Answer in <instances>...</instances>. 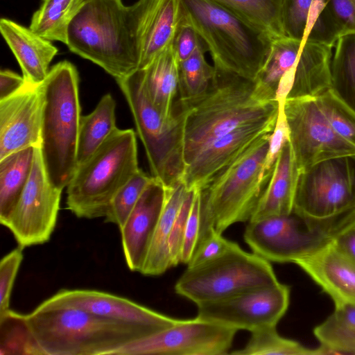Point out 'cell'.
Segmentation results:
<instances>
[{
	"label": "cell",
	"mask_w": 355,
	"mask_h": 355,
	"mask_svg": "<svg viewBox=\"0 0 355 355\" xmlns=\"http://www.w3.org/2000/svg\"><path fill=\"white\" fill-rule=\"evenodd\" d=\"M156 0H86L70 22L66 45L115 80L139 69L144 28Z\"/></svg>",
	"instance_id": "cell-1"
},
{
	"label": "cell",
	"mask_w": 355,
	"mask_h": 355,
	"mask_svg": "<svg viewBox=\"0 0 355 355\" xmlns=\"http://www.w3.org/2000/svg\"><path fill=\"white\" fill-rule=\"evenodd\" d=\"M215 68L207 92L184 110L185 167L209 144L250 123L276 119L279 102L256 80Z\"/></svg>",
	"instance_id": "cell-2"
},
{
	"label": "cell",
	"mask_w": 355,
	"mask_h": 355,
	"mask_svg": "<svg viewBox=\"0 0 355 355\" xmlns=\"http://www.w3.org/2000/svg\"><path fill=\"white\" fill-rule=\"evenodd\" d=\"M26 318L44 355H113L125 345L154 334L74 307L39 305Z\"/></svg>",
	"instance_id": "cell-3"
},
{
	"label": "cell",
	"mask_w": 355,
	"mask_h": 355,
	"mask_svg": "<svg viewBox=\"0 0 355 355\" xmlns=\"http://www.w3.org/2000/svg\"><path fill=\"white\" fill-rule=\"evenodd\" d=\"M76 67L64 60L53 65L42 83L40 150L50 182L63 190L77 167L80 105Z\"/></svg>",
	"instance_id": "cell-4"
},
{
	"label": "cell",
	"mask_w": 355,
	"mask_h": 355,
	"mask_svg": "<svg viewBox=\"0 0 355 355\" xmlns=\"http://www.w3.org/2000/svg\"><path fill=\"white\" fill-rule=\"evenodd\" d=\"M216 68L255 80L273 39L212 0H180Z\"/></svg>",
	"instance_id": "cell-5"
},
{
	"label": "cell",
	"mask_w": 355,
	"mask_h": 355,
	"mask_svg": "<svg viewBox=\"0 0 355 355\" xmlns=\"http://www.w3.org/2000/svg\"><path fill=\"white\" fill-rule=\"evenodd\" d=\"M271 133L258 138L198 190L200 221L197 245L211 230L222 234L234 223L250 220L266 187L261 172Z\"/></svg>",
	"instance_id": "cell-6"
},
{
	"label": "cell",
	"mask_w": 355,
	"mask_h": 355,
	"mask_svg": "<svg viewBox=\"0 0 355 355\" xmlns=\"http://www.w3.org/2000/svg\"><path fill=\"white\" fill-rule=\"evenodd\" d=\"M140 168L136 135L116 128L77 169L67 186V206L83 218L105 217L119 189Z\"/></svg>",
	"instance_id": "cell-7"
},
{
	"label": "cell",
	"mask_w": 355,
	"mask_h": 355,
	"mask_svg": "<svg viewBox=\"0 0 355 355\" xmlns=\"http://www.w3.org/2000/svg\"><path fill=\"white\" fill-rule=\"evenodd\" d=\"M116 81L134 118L151 176L166 189L174 187L182 181L185 170L183 107L175 101V114L169 118L164 116L150 101L140 69Z\"/></svg>",
	"instance_id": "cell-8"
},
{
	"label": "cell",
	"mask_w": 355,
	"mask_h": 355,
	"mask_svg": "<svg viewBox=\"0 0 355 355\" xmlns=\"http://www.w3.org/2000/svg\"><path fill=\"white\" fill-rule=\"evenodd\" d=\"M270 263L239 244L205 264L187 268L177 281V294L196 304L277 284Z\"/></svg>",
	"instance_id": "cell-9"
},
{
	"label": "cell",
	"mask_w": 355,
	"mask_h": 355,
	"mask_svg": "<svg viewBox=\"0 0 355 355\" xmlns=\"http://www.w3.org/2000/svg\"><path fill=\"white\" fill-rule=\"evenodd\" d=\"M344 215L315 220L293 211L288 215L249 221L244 240L253 253L269 262L295 263L331 242Z\"/></svg>",
	"instance_id": "cell-10"
},
{
	"label": "cell",
	"mask_w": 355,
	"mask_h": 355,
	"mask_svg": "<svg viewBox=\"0 0 355 355\" xmlns=\"http://www.w3.org/2000/svg\"><path fill=\"white\" fill-rule=\"evenodd\" d=\"M355 210V155L318 162L300 171L293 211L329 220Z\"/></svg>",
	"instance_id": "cell-11"
},
{
	"label": "cell",
	"mask_w": 355,
	"mask_h": 355,
	"mask_svg": "<svg viewBox=\"0 0 355 355\" xmlns=\"http://www.w3.org/2000/svg\"><path fill=\"white\" fill-rule=\"evenodd\" d=\"M284 110L300 171L330 158L355 155V147L332 128L318 96L288 98Z\"/></svg>",
	"instance_id": "cell-12"
},
{
	"label": "cell",
	"mask_w": 355,
	"mask_h": 355,
	"mask_svg": "<svg viewBox=\"0 0 355 355\" xmlns=\"http://www.w3.org/2000/svg\"><path fill=\"white\" fill-rule=\"evenodd\" d=\"M62 191L50 182L37 147L28 182L1 224L12 232L19 246L24 248L49 241L56 225Z\"/></svg>",
	"instance_id": "cell-13"
},
{
	"label": "cell",
	"mask_w": 355,
	"mask_h": 355,
	"mask_svg": "<svg viewBox=\"0 0 355 355\" xmlns=\"http://www.w3.org/2000/svg\"><path fill=\"white\" fill-rule=\"evenodd\" d=\"M238 330L196 317L132 341L113 355H224Z\"/></svg>",
	"instance_id": "cell-14"
},
{
	"label": "cell",
	"mask_w": 355,
	"mask_h": 355,
	"mask_svg": "<svg viewBox=\"0 0 355 355\" xmlns=\"http://www.w3.org/2000/svg\"><path fill=\"white\" fill-rule=\"evenodd\" d=\"M290 288L279 282L227 297L197 304V318L236 330L253 331L277 326L286 313Z\"/></svg>",
	"instance_id": "cell-15"
},
{
	"label": "cell",
	"mask_w": 355,
	"mask_h": 355,
	"mask_svg": "<svg viewBox=\"0 0 355 355\" xmlns=\"http://www.w3.org/2000/svg\"><path fill=\"white\" fill-rule=\"evenodd\" d=\"M40 305L80 309L101 317L144 327L153 334L173 326L178 320L129 299L96 290L62 289Z\"/></svg>",
	"instance_id": "cell-16"
},
{
	"label": "cell",
	"mask_w": 355,
	"mask_h": 355,
	"mask_svg": "<svg viewBox=\"0 0 355 355\" xmlns=\"http://www.w3.org/2000/svg\"><path fill=\"white\" fill-rule=\"evenodd\" d=\"M42 83L26 82L17 92L0 101V159L41 141Z\"/></svg>",
	"instance_id": "cell-17"
},
{
	"label": "cell",
	"mask_w": 355,
	"mask_h": 355,
	"mask_svg": "<svg viewBox=\"0 0 355 355\" xmlns=\"http://www.w3.org/2000/svg\"><path fill=\"white\" fill-rule=\"evenodd\" d=\"M277 119L240 126L207 146L185 167L182 181L187 189L199 190L258 138L272 132Z\"/></svg>",
	"instance_id": "cell-18"
},
{
	"label": "cell",
	"mask_w": 355,
	"mask_h": 355,
	"mask_svg": "<svg viewBox=\"0 0 355 355\" xmlns=\"http://www.w3.org/2000/svg\"><path fill=\"white\" fill-rule=\"evenodd\" d=\"M166 195V188L153 177L119 229L125 262L132 271L140 272L143 268Z\"/></svg>",
	"instance_id": "cell-19"
},
{
	"label": "cell",
	"mask_w": 355,
	"mask_h": 355,
	"mask_svg": "<svg viewBox=\"0 0 355 355\" xmlns=\"http://www.w3.org/2000/svg\"><path fill=\"white\" fill-rule=\"evenodd\" d=\"M295 263L331 297L334 304H355V262L331 242Z\"/></svg>",
	"instance_id": "cell-20"
},
{
	"label": "cell",
	"mask_w": 355,
	"mask_h": 355,
	"mask_svg": "<svg viewBox=\"0 0 355 355\" xmlns=\"http://www.w3.org/2000/svg\"><path fill=\"white\" fill-rule=\"evenodd\" d=\"M0 31L18 61L26 82L42 83L48 76L52 60L58 53V48L30 28L6 18L1 19Z\"/></svg>",
	"instance_id": "cell-21"
},
{
	"label": "cell",
	"mask_w": 355,
	"mask_h": 355,
	"mask_svg": "<svg viewBox=\"0 0 355 355\" xmlns=\"http://www.w3.org/2000/svg\"><path fill=\"white\" fill-rule=\"evenodd\" d=\"M300 173L288 141L275 162L249 221L290 214L293 211Z\"/></svg>",
	"instance_id": "cell-22"
},
{
	"label": "cell",
	"mask_w": 355,
	"mask_h": 355,
	"mask_svg": "<svg viewBox=\"0 0 355 355\" xmlns=\"http://www.w3.org/2000/svg\"><path fill=\"white\" fill-rule=\"evenodd\" d=\"M331 49L332 46L321 43L302 42L286 98L318 96L331 87Z\"/></svg>",
	"instance_id": "cell-23"
},
{
	"label": "cell",
	"mask_w": 355,
	"mask_h": 355,
	"mask_svg": "<svg viewBox=\"0 0 355 355\" xmlns=\"http://www.w3.org/2000/svg\"><path fill=\"white\" fill-rule=\"evenodd\" d=\"M178 61L172 45L166 49L142 71L145 87L156 108L166 117L173 116L178 96Z\"/></svg>",
	"instance_id": "cell-24"
},
{
	"label": "cell",
	"mask_w": 355,
	"mask_h": 355,
	"mask_svg": "<svg viewBox=\"0 0 355 355\" xmlns=\"http://www.w3.org/2000/svg\"><path fill=\"white\" fill-rule=\"evenodd\" d=\"M188 191L182 181L170 189H166L164 205L145 263L140 271L141 274L159 275L171 268L169 239Z\"/></svg>",
	"instance_id": "cell-25"
},
{
	"label": "cell",
	"mask_w": 355,
	"mask_h": 355,
	"mask_svg": "<svg viewBox=\"0 0 355 355\" xmlns=\"http://www.w3.org/2000/svg\"><path fill=\"white\" fill-rule=\"evenodd\" d=\"M182 15L180 0H156L145 25L139 69L172 45Z\"/></svg>",
	"instance_id": "cell-26"
},
{
	"label": "cell",
	"mask_w": 355,
	"mask_h": 355,
	"mask_svg": "<svg viewBox=\"0 0 355 355\" xmlns=\"http://www.w3.org/2000/svg\"><path fill=\"white\" fill-rule=\"evenodd\" d=\"M319 354H355V304H335L334 312L313 330Z\"/></svg>",
	"instance_id": "cell-27"
},
{
	"label": "cell",
	"mask_w": 355,
	"mask_h": 355,
	"mask_svg": "<svg viewBox=\"0 0 355 355\" xmlns=\"http://www.w3.org/2000/svg\"><path fill=\"white\" fill-rule=\"evenodd\" d=\"M115 110V100L110 94H106L91 113L81 116L77 145L78 166L88 159L117 128Z\"/></svg>",
	"instance_id": "cell-28"
},
{
	"label": "cell",
	"mask_w": 355,
	"mask_h": 355,
	"mask_svg": "<svg viewBox=\"0 0 355 355\" xmlns=\"http://www.w3.org/2000/svg\"><path fill=\"white\" fill-rule=\"evenodd\" d=\"M36 148L30 146L0 159L1 224L13 210L28 182Z\"/></svg>",
	"instance_id": "cell-29"
},
{
	"label": "cell",
	"mask_w": 355,
	"mask_h": 355,
	"mask_svg": "<svg viewBox=\"0 0 355 355\" xmlns=\"http://www.w3.org/2000/svg\"><path fill=\"white\" fill-rule=\"evenodd\" d=\"M86 0H42L29 28L50 41L67 42L69 25Z\"/></svg>",
	"instance_id": "cell-30"
},
{
	"label": "cell",
	"mask_w": 355,
	"mask_h": 355,
	"mask_svg": "<svg viewBox=\"0 0 355 355\" xmlns=\"http://www.w3.org/2000/svg\"><path fill=\"white\" fill-rule=\"evenodd\" d=\"M335 45L331 89L355 111V32L340 35Z\"/></svg>",
	"instance_id": "cell-31"
},
{
	"label": "cell",
	"mask_w": 355,
	"mask_h": 355,
	"mask_svg": "<svg viewBox=\"0 0 355 355\" xmlns=\"http://www.w3.org/2000/svg\"><path fill=\"white\" fill-rule=\"evenodd\" d=\"M267 34L284 36L281 23L282 0H212Z\"/></svg>",
	"instance_id": "cell-32"
},
{
	"label": "cell",
	"mask_w": 355,
	"mask_h": 355,
	"mask_svg": "<svg viewBox=\"0 0 355 355\" xmlns=\"http://www.w3.org/2000/svg\"><path fill=\"white\" fill-rule=\"evenodd\" d=\"M207 51L203 42L187 60L178 64L179 86L177 101L192 102L208 90L213 79L215 68L205 59Z\"/></svg>",
	"instance_id": "cell-33"
},
{
	"label": "cell",
	"mask_w": 355,
	"mask_h": 355,
	"mask_svg": "<svg viewBox=\"0 0 355 355\" xmlns=\"http://www.w3.org/2000/svg\"><path fill=\"white\" fill-rule=\"evenodd\" d=\"M302 42L282 36L272 40L268 58L256 80L275 97L282 78L295 64Z\"/></svg>",
	"instance_id": "cell-34"
},
{
	"label": "cell",
	"mask_w": 355,
	"mask_h": 355,
	"mask_svg": "<svg viewBox=\"0 0 355 355\" xmlns=\"http://www.w3.org/2000/svg\"><path fill=\"white\" fill-rule=\"evenodd\" d=\"M0 355H44L26 315L11 309L0 315Z\"/></svg>",
	"instance_id": "cell-35"
},
{
	"label": "cell",
	"mask_w": 355,
	"mask_h": 355,
	"mask_svg": "<svg viewBox=\"0 0 355 355\" xmlns=\"http://www.w3.org/2000/svg\"><path fill=\"white\" fill-rule=\"evenodd\" d=\"M230 354L234 355H318L317 348L309 349L297 341L281 336L277 331L276 326L252 331L250 340L245 346Z\"/></svg>",
	"instance_id": "cell-36"
},
{
	"label": "cell",
	"mask_w": 355,
	"mask_h": 355,
	"mask_svg": "<svg viewBox=\"0 0 355 355\" xmlns=\"http://www.w3.org/2000/svg\"><path fill=\"white\" fill-rule=\"evenodd\" d=\"M342 35L328 0H313L302 42L311 41L333 47Z\"/></svg>",
	"instance_id": "cell-37"
},
{
	"label": "cell",
	"mask_w": 355,
	"mask_h": 355,
	"mask_svg": "<svg viewBox=\"0 0 355 355\" xmlns=\"http://www.w3.org/2000/svg\"><path fill=\"white\" fill-rule=\"evenodd\" d=\"M152 179L153 176L139 169L114 196L105 216V222L121 228Z\"/></svg>",
	"instance_id": "cell-38"
},
{
	"label": "cell",
	"mask_w": 355,
	"mask_h": 355,
	"mask_svg": "<svg viewBox=\"0 0 355 355\" xmlns=\"http://www.w3.org/2000/svg\"><path fill=\"white\" fill-rule=\"evenodd\" d=\"M320 106L334 130L355 147V111L330 88L318 96Z\"/></svg>",
	"instance_id": "cell-39"
},
{
	"label": "cell",
	"mask_w": 355,
	"mask_h": 355,
	"mask_svg": "<svg viewBox=\"0 0 355 355\" xmlns=\"http://www.w3.org/2000/svg\"><path fill=\"white\" fill-rule=\"evenodd\" d=\"M313 0H282L281 23L284 36L303 41Z\"/></svg>",
	"instance_id": "cell-40"
},
{
	"label": "cell",
	"mask_w": 355,
	"mask_h": 355,
	"mask_svg": "<svg viewBox=\"0 0 355 355\" xmlns=\"http://www.w3.org/2000/svg\"><path fill=\"white\" fill-rule=\"evenodd\" d=\"M284 103H279L275 127L270 136L268 148L262 167L261 178L266 186L281 150L289 141V128L284 110Z\"/></svg>",
	"instance_id": "cell-41"
},
{
	"label": "cell",
	"mask_w": 355,
	"mask_h": 355,
	"mask_svg": "<svg viewBox=\"0 0 355 355\" xmlns=\"http://www.w3.org/2000/svg\"><path fill=\"white\" fill-rule=\"evenodd\" d=\"M23 259V248L19 246L5 255L0 261V315L10 310V296Z\"/></svg>",
	"instance_id": "cell-42"
},
{
	"label": "cell",
	"mask_w": 355,
	"mask_h": 355,
	"mask_svg": "<svg viewBox=\"0 0 355 355\" xmlns=\"http://www.w3.org/2000/svg\"><path fill=\"white\" fill-rule=\"evenodd\" d=\"M238 243L227 240L214 230L200 241L193 254L187 268H194L222 256Z\"/></svg>",
	"instance_id": "cell-43"
},
{
	"label": "cell",
	"mask_w": 355,
	"mask_h": 355,
	"mask_svg": "<svg viewBox=\"0 0 355 355\" xmlns=\"http://www.w3.org/2000/svg\"><path fill=\"white\" fill-rule=\"evenodd\" d=\"M195 189L189 190L174 223L169 239L171 267L181 263L182 248L187 223L196 194Z\"/></svg>",
	"instance_id": "cell-44"
},
{
	"label": "cell",
	"mask_w": 355,
	"mask_h": 355,
	"mask_svg": "<svg viewBox=\"0 0 355 355\" xmlns=\"http://www.w3.org/2000/svg\"><path fill=\"white\" fill-rule=\"evenodd\" d=\"M202 42L194 27L182 15L172 43V48L178 62L189 58Z\"/></svg>",
	"instance_id": "cell-45"
},
{
	"label": "cell",
	"mask_w": 355,
	"mask_h": 355,
	"mask_svg": "<svg viewBox=\"0 0 355 355\" xmlns=\"http://www.w3.org/2000/svg\"><path fill=\"white\" fill-rule=\"evenodd\" d=\"M200 221V195L198 191L196 190L187 220L183 240L181 254V263H186L187 265L195 251L199 236Z\"/></svg>",
	"instance_id": "cell-46"
},
{
	"label": "cell",
	"mask_w": 355,
	"mask_h": 355,
	"mask_svg": "<svg viewBox=\"0 0 355 355\" xmlns=\"http://www.w3.org/2000/svg\"><path fill=\"white\" fill-rule=\"evenodd\" d=\"M331 242L355 262V210L343 216L331 236Z\"/></svg>",
	"instance_id": "cell-47"
},
{
	"label": "cell",
	"mask_w": 355,
	"mask_h": 355,
	"mask_svg": "<svg viewBox=\"0 0 355 355\" xmlns=\"http://www.w3.org/2000/svg\"><path fill=\"white\" fill-rule=\"evenodd\" d=\"M333 15L343 35L355 32V1L354 0H328Z\"/></svg>",
	"instance_id": "cell-48"
},
{
	"label": "cell",
	"mask_w": 355,
	"mask_h": 355,
	"mask_svg": "<svg viewBox=\"0 0 355 355\" xmlns=\"http://www.w3.org/2000/svg\"><path fill=\"white\" fill-rule=\"evenodd\" d=\"M24 76L9 69L0 71V101L17 92L25 85Z\"/></svg>",
	"instance_id": "cell-49"
},
{
	"label": "cell",
	"mask_w": 355,
	"mask_h": 355,
	"mask_svg": "<svg viewBox=\"0 0 355 355\" xmlns=\"http://www.w3.org/2000/svg\"><path fill=\"white\" fill-rule=\"evenodd\" d=\"M355 1V0H354Z\"/></svg>",
	"instance_id": "cell-50"
}]
</instances>
